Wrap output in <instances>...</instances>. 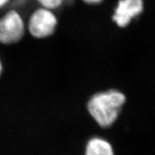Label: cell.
<instances>
[{
	"mask_svg": "<svg viewBox=\"0 0 155 155\" xmlns=\"http://www.w3.org/2000/svg\"><path fill=\"white\" fill-rule=\"evenodd\" d=\"M84 155H115L109 141L101 137H93L86 144Z\"/></svg>",
	"mask_w": 155,
	"mask_h": 155,
	"instance_id": "cell-5",
	"label": "cell"
},
{
	"mask_svg": "<svg viewBox=\"0 0 155 155\" xmlns=\"http://www.w3.org/2000/svg\"><path fill=\"white\" fill-rule=\"evenodd\" d=\"M127 98L116 89L101 91L91 97L87 109L94 121L103 128L111 127L119 118Z\"/></svg>",
	"mask_w": 155,
	"mask_h": 155,
	"instance_id": "cell-1",
	"label": "cell"
},
{
	"mask_svg": "<svg viewBox=\"0 0 155 155\" xmlns=\"http://www.w3.org/2000/svg\"><path fill=\"white\" fill-rule=\"evenodd\" d=\"M144 0H117L111 15L116 27L126 29L144 11Z\"/></svg>",
	"mask_w": 155,
	"mask_h": 155,
	"instance_id": "cell-4",
	"label": "cell"
},
{
	"mask_svg": "<svg viewBox=\"0 0 155 155\" xmlns=\"http://www.w3.org/2000/svg\"><path fill=\"white\" fill-rule=\"evenodd\" d=\"M80 1L88 6H98L101 5L105 0H80Z\"/></svg>",
	"mask_w": 155,
	"mask_h": 155,
	"instance_id": "cell-7",
	"label": "cell"
},
{
	"mask_svg": "<svg viewBox=\"0 0 155 155\" xmlns=\"http://www.w3.org/2000/svg\"><path fill=\"white\" fill-rule=\"evenodd\" d=\"M58 25L56 12L38 7L31 12L27 19V32L36 40H45L55 35Z\"/></svg>",
	"mask_w": 155,
	"mask_h": 155,
	"instance_id": "cell-2",
	"label": "cell"
},
{
	"mask_svg": "<svg viewBox=\"0 0 155 155\" xmlns=\"http://www.w3.org/2000/svg\"><path fill=\"white\" fill-rule=\"evenodd\" d=\"M11 0H0V9H2L9 5Z\"/></svg>",
	"mask_w": 155,
	"mask_h": 155,
	"instance_id": "cell-8",
	"label": "cell"
},
{
	"mask_svg": "<svg viewBox=\"0 0 155 155\" xmlns=\"http://www.w3.org/2000/svg\"><path fill=\"white\" fill-rule=\"evenodd\" d=\"M26 33V21L18 10L10 9L0 17V44L13 45L19 43Z\"/></svg>",
	"mask_w": 155,
	"mask_h": 155,
	"instance_id": "cell-3",
	"label": "cell"
},
{
	"mask_svg": "<svg viewBox=\"0 0 155 155\" xmlns=\"http://www.w3.org/2000/svg\"><path fill=\"white\" fill-rule=\"evenodd\" d=\"M2 70H3L2 64V62H1V61H0V75H1L2 73Z\"/></svg>",
	"mask_w": 155,
	"mask_h": 155,
	"instance_id": "cell-9",
	"label": "cell"
},
{
	"mask_svg": "<svg viewBox=\"0 0 155 155\" xmlns=\"http://www.w3.org/2000/svg\"><path fill=\"white\" fill-rule=\"evenodd\" d=\"M38 7L56 12L65 3L66 0H35Z\"/></svg>",
	"mask_w": 155,
	"mask_h": 155,
	"instance_id": "cell-6",
	"label": "cell"
}]
</instances>
